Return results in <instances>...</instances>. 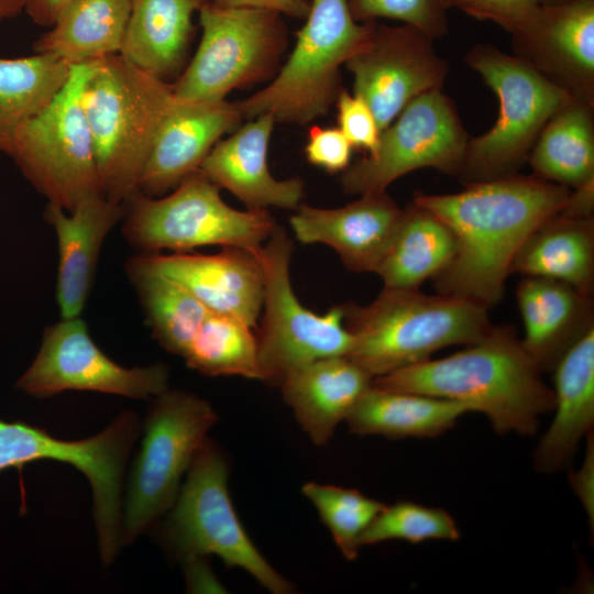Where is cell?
Wrapping results in <instances>:
<instances>
[{"instance_id": "cell-1", "label": "cell", "mask_w": 594, "mask_h": 594, "mask_svg": "<svg viewBox=\"0 0 594 594\" xmlns=\"http://www.w3.org/2000/svg\"><path fill=\"white\" fill-rule=\"evenodd\" d=\"M571 189L518 173L465 184L455 194L418 193L413 201L439 218L452 232L455 251L433 277L440 294L499 302L513 262L529 238L560 211Z\"/></svg>"}, {"instance_id": "cell-2", "label": "cell", "mask_w": 594, "mask_h": 594, "mask_svg": "<svg viewBox=\"0 0 594 594\" xmlns=\"http://www.w3.org/2000/svg\"><path fill=\"white\" fill-rule=\"evenodd\" d=\"M398 392L451 399L487 416L497 433L534 435L554 393L510 327H492L466 349L372 380Z\"/></svg>"}, {"instance_id": "cell-3", "label": "cell", "mask_w": 594, "mask_h": 594, "mask_svg": "<svg viewBox=\"0 0 594 594\" xmlns=\"http://www.w3.org/2000/svg\"><path fill=\"white\" fill-rule=\"evenodd\" d=\"M352 336L348 358L373 378L429 360L437 350L472 344L493 327L487 307L462 297L388 288L367 305H342Z\"/></svg>"}, {"instance_id": "cell-4", "label": "cell", "mask_w": 594, "mask_h": 594, "mask_svg": "<svg viewBox=\"0 0 594 594\" xmlns=\"http://www.w3.org/2000/svg\"><path fill=\"white\" fill-rule=\"evenodd\" d=\"M103 195L123 204L136 190L173 85L113 54L95 61L82 92Z\"/></svg>"}, {"instance_id": "cell-5", "label": "cell", "mask_w": 594, "mask_h": 594, "mask_svg": "<svg viewBox=\"0 0 594 594\" xmlns=\"http://www.w3.org/2000/svg\"><path fill=\"white\" fill-rule=\"evenodd\" d=\"M373 24L355 21L348 0H309L305 23L276 76L235 102L243 119L270 113L275 122L304 125L326 114L342 89L341 65L362 47Z\"/></svg>"}, {"instance_id": "cell-6", "label": "cell", "mask_w": 594, "mask_h": 594, "mask_svg": "<svg viewBox=\"0 0 594 594\" xmlns=\"http://www.w3.org/2000/svg\"><path fill=\"white\" fill-rule=\"evenodd\" d=\"M122 234L138 254L186 253L210 245L256 252L277 227L268 210H237L202 172L164 197L136 190L123 202Z\"/></svg>"}, {"instance_id": "cell-7", "label": "cell", "mask_w": 594, "mask_h": 594, "mask_svg": "<svg viewBox=\"0 0 594 594\" xmlns=\"http://www.w3.org/2000/svg\"><path fill=\"white\" fill-rule=\"evenodd\" d=\"M464 61L495 92L499 108L493 127L469 139L459 177L471 184L516 174L547 121L573 97L493 45L473 46Z\"/></svg>"}, {"instance_id": "cell-8", "label": "cell", "mask_w": 594, "mask_h": 594, "mask_svg": "<svg viewBox=\"0 0 594 594\" xmlns=\"http://www.w3.org/2000/svg\"><path fill=\"white\" fill-rule=\"evenodd\" d=\"M229 466L217 446L206 440L162 528L165 544L182 560L217 556L228 566L249 572L274 594L294 585L262 556L241 525L228 490Z\"/></svg>"}, {"instance_id": "cell-9", "label": "cell", "mask_w": 594, "mask_h": 594, "mask_svg": "<svg viewBox=\"0 0 594 594\" xmlns=\"http://www.w3.org/2000/svg\"><path fill=\"white\" fill-rule=\"evenodd\" d=\"M217 420L211 405L194 394L167 389L154 398L122 497V547L170 509L183 475Z\"/></svg>"}, {"instance_id": "cell-10", "label": "cell", "mask_w": 594, "mask_h": 594, "mask_svg": "<svg viewBox=\"0 0 594 594\" xmlns=\"http://www.w3.org/2000/svg\"><path fill=\"white\" fill-rule=\"evenodd\" d=\"M94 64L70 67L67 81L53 100L19 130L10 154L48 204L66 211L86 198L103 195L82 101Z\"/></svg>"}, {"instance_id": "cell-11", "label": "cell", "mask_w": 594, "mask_h": 594, "mask_svg": "<svg viewBox=\"0 0 594 594\" xmlns=\"http://www.w3.org/2000/svg\"><path fill=\"white\" fill-rule=\"evenodd\" d=\"M201 40L173 85L176 98L220 101L233 90L273 77L287 44L278 12L222 7L206 0L200 9Z\"/></svg>"}, {"instance_id": "cell-12", "label": "cell", "mask_w": 594, "mask_h": 594, "mask_svg": "<svg viewBox=\"0 0 594 594\" xmlns=\"http://www.w3.org/2000/svg\"><path fill=\"white\" fill-rule=\"evenodd\" d=\"M293 243L277 226L257 251L263 271L264 316L256 333L262 381L279 385L292 371L329 356H346L352 336L344 326L343 306L319 315L307 309L290 282Z\"/></svg>"}, {"instance_id": "cell-13", "label": "cell", "mask_w": 594, "mask_h": 594, "mask_svg": "<svg viewBox=\"0 0 594 594\" xmlns=\"http://www.w3.org/2000/svg\"><path fill=\"white\" fill-rule=\"evenodd\" d=\"M469 139L453 101L442 89L429 90L382 131L372 154L342 172V189L360 196L384 193L399 177L426 167L459 176Z\"/></svg>"}, {"instance_id": "cell-14", "label": "cell", "mask_w": 594, "mask_h": 594, "mask_svg": "<svg viewBox=\"0 0 594 594\" xmlns=\"http://www.w3.org/2000/svg\"><path fill=\"white\" fill-rule=\"evenodd\" d=\"M141 424L131 410L81 440H63L23 421L0 419V471L37 460L68 463L89 481L98 538L114 540L122 525L123 477Z\"/></svg>"}, {"instance_id": "cell-15", "label": "cell", "mask_w": 594, "mask_h": 594, "mask_svg": "<svg viewBox=\"0 0 594 594\" xmlns=\"http://www.w3.org/2000/svg\"><path fill=\"white\" fill-rule=\"evenodd\" d=\"M15 387L36 398L89 391L150 399L168 389V370L162 363L130 369L117 364L97 346L79 316L44 329L37 354Z\"/></svg>"}, {"instance_id": "cell-16", "label": "cell", "mask_w": 594, "mask_h": 594, "mask_svg": "<svg viewBox=\"0 0 594 594\" xmlns=\"http://www.w3.org/2000/svg\"><path fill=\"white\" fill-rule=\"evenodd\" d=\"M353 75V94L366 102L385 130L417 96L442 89L449 66L420 30L374 22L362 45L344 64Z\"/></svg>"}, {"instance_id": "cell-17", "label": "cell", "mask_w": 594, "mask_h": 594, "mask_svg": "<svg viewBox=\"0 0 594 594\" xmlns=\"http://www.w3.org/2000/svg\"><path fill=\"white\" fill-rule=\"evenodd\" d=\"M510 36L514 56L594 106V0L541 4Z\"/></svg>"}, {"instance_id": "cell-18", "label": "cell", "mask_w": 594, "mask_h": 594, "mask_svg": "<svg viewBox=\"0 0 594 594\" xmlns=\"http://www.w3.org/2000/svg\"><path fill=\"white\" fill-rule=\"evenodd\" d=\"M147 267L187 288L210 312L256 326L263 306V271L256 252L223 246L216 254H135Z\"/></svg>"}, {"instance_id": "cell-19", "label": "cell", "mask_w": 594, "mask_h": 594, "mask_svg": "<svg viewBox=\"0 0 594 594\" xmlns=\"http://www.w3.org/2000/svg\"><path fill=\"white\" fill-rule=\"evenodd\" d=\"M403 208L384 193L366 194L339 208L301 205L290 217L295 237L305 244H326L344 266L375 273L398 228Z\"/></svg>"}, {"instance_id": "cell-20", "label": "cell", "mask_w": 594, "mask_h": 594, "mask_svg": "<svg viewBox=\"0 0 594 594\" xmlns=\"http://www.w3.org/2000/svg\"><path fill=\"white\" fill-rule=\"evenodd\" d=\"M243 117L235 102L190 101L176 98L152 144L139 190L160 197L199 170L221 138L240 127Z\"/></svg>"}, {"instance_id": "cell-21", "label": "cell", "mask_w": 594, "mask_h": 594, "mask_svg": "<svg viewBox=\"0 0 594 594\" xmlns=\"http://www.w3.org/2000/svg\"><path fill=\"white\" fill-rule=\"evenodd\" d=\"M275 123L270 113L248 120L218 141L199 168L248 209H297L304 195L300 178L277 179L268 169L267 151Z\"/></svg>"}, {"instance_id": "cell-22", "label": "cell", "mask_w": 594, "mask_h": 594, "mask_svg": "<svg viewBox=\"0 0 594 594\" xmlns=\"http://www.w3.org/2000/svg\"><path fill=\"white\" fill-rule=\"evenodd\" d=\"M123 215V204L103 195L86 198L70 211L47 204L44 218L57 240L56 300L61 318L81 316L103 242Z\"/></svg>"}, {"instance_id": "cell-23", "label": "cell", "mask_w": 594, "mask_h": 594, "mask_svg": "<svg viewBox=\"0 0 594 594\" xmlns=\"http://www.w3.org/2000/svg\"><path fill=\"white\" fill-rule=\"evenodd\" d=\"M525 350L541 372L553 370L562 355L594 327L592 296L552 278L526 277L516 290Z\"/></svg>"}, {"instance_id": "cell-24", "label": "cell", "mask_w": 594, "mask_h": 594, "mask_svg": "<svg viewBox=\"0 0 594 594\" xmlns=\"http://www.w3.org/2000/svg\"><path fill=\"white\" fill-rule=\"evenodd\" d=\"M373 377L348 356L316 360L289 372L280 382L283 397L317 446L329 442Z\"/></svg>"}, {"instance_id": "cell-25", "label": "cell", "mask_w": 594, "mask_h": 594, "mask_svg": "<svg viewBox=\"0 0 594 594\" xmlns=\"http://www.w3.org/2000/svg\"><path fill=\"white\" fill-rule=\"evenodd\" d=\"M554 370L556 416L541 437L534 463L538 471L553 473L573 459L576 447L594 422V327L559 360Z\"/></svg>"}, {"instance_id": "cell-26", "label": "cell", "mask_w": 594, "mask_h": 594, "mask_svg": "<svg viewBox=\"0 0 594 594\" xmlns=\"http://www.w3.org/2000/svg\"><path fill=\"white\" fill-rule=\"evenodd\" d=\"M206 0H131L120 55L167 80L182 68L194 33L193 16Z\"/></svg>"}, {"instance_id": "cell-27", "label": "cell", "mask_w": 594, "mask_h": 594, "mask_svg": "<svg viewBox=\"0 0 594 594\" xmlns=\"http://www.w3.org/2000/svg\"><path fill=\"white\" fill-rule=\"evenodd\" d=\"M512 273L561 280L593 296V217L558 212L546 220L518 251Z\"/></svg>"}, {"instance_id": "cell-28", "label": "cell", "mask_w": 594, "mask_h": 594, "mask_svg": "<svg viewBox=\"0 0 594 594\" xmlns=\"http://www.w3.org/2000/svg\"><path fill=\"white\" fill-rule=\"evenodd\" d=\"M470 408L457 400L371 386L345 422L353 433L389 439L436 437L452 428Z\"/></svg>"}, {"instance_id": "cell-29", "label": "cell", "mask_w": 594, "mask_h": 594, "mask_svg": "<svg viewBox=\"0 0 594 594\" xmlns=\"http://www.w3.org/2000/svg\"><path fill=\"white\" fill-rule=\"evenodd\" d=\"M131 0H73L34 43L69 66L120 54Z\"/></svg>"}, {"instance_id": "cell-30", "label": "cell", "mask_w": 594, "mask_h": 594, "mask_svg": "<svg viewBox=\"0 0 594 594\" xmlns=\"http://www.w3.org/2000/svg\"><path fill=\"white\" fill-rule=\"evenodd\" d=\"M527 162L534 176L570 189L594 179V106L571 98L544 124Z\"/></svg>"}, {"instance_id": "cell-31", "label": "cell", "mask_w": 594, "mask_h": 594, "mask_svg": "<svg viewBox=\"0 0 594 594\" xmlns=\"http://www.w3.org/2000/svg\"><path fill=\"white\" fill-rule=\"evenodd\" d=\"M454 251L451 230L411 201L403 209L394 239L375 273L384 287L417 289L450 263Z\"/></svg>"}, {"instance_id": "cell-32", "label": "cell", "mask_w": 594, "mask_h": 594, "mask_svg": "<svg viewBox=\"0 0 594 594\" xmlns=\"http://www.w3.org/2000/svg\"><path fill=\"white\" fill-rule=\"evenodd\" d=\"M154 339L183 356L210 311L182 284L144 265L136 255L125 263Z\"/></svg>"}, {"instance_id": "cell-33", "label": "cell", "mask_w": 594, "mask_h": 594, "mask_svg": "<svg viewBox=\"0 0 594 594\" xmlns=\"http://www.w3.org/2000/svg\"><path fill=\"white\" fill-rule=\"evenodd\" d=\"M70 67L45 53L0 57V153L10 156L19 130L53 100Z\"/></svg>"}, {"instance_id": "cell-34", "label": "cell", "mask_w": 594, "mask_h": 594, "mask_svg": "<svg viewBox=\"0 0 594 594\" xmlns=\"http://www.w3.org/2000/svg\"><path fill=\"white\" fill-rule=\"evenodd\" d=\"M207 376L235 375L262 381L256 334L242 320L210 312L182 356Z\"/></svg>"}, {"instance_id": "cell-35", "label": "cell", "mask_w": 594, "mask_h": 594, "mask_svg": "<svg viewBox=\"0 0 594 594\" xmlns=\"http://www.w3.org/2000/svg\"><path fill=\"white\" fill-rule=\"evenodd\" d=\"M301 492L316 507L342 554L354 560L360 536L385 505L356 490L316 482L305 483Z\"/></svg>"}, {"instance_id": "cell-36", "label": "cell", "mask_w": 594, "mask_h": 594, "mask_svg": "<svg viewBox=\"0 0 594 594\" xmlns=\"http://www.w3.org/2000/svg\"><path fill=\"white\" fill-rule=\"evenodd\" d=\"M460 530L444 509L426 507L411 502L384 506L360 536L359 546L386 540L418 543L430 539L455 541Z\"/></svg>"}, {"instance_id": "cell-37", "label": "cell", "mask_w": 594, "mask_h": 594, "mask_svg": "<svg viewBox=\"0 0 594 594\" xmlns=\"http://www.w3.org/2000/svg\"><path fill=\"white\" fill-rule=\"evenodd\" d=\"M355 21L392 19L414 26L432 40L449 32L450 0H348Z\"/></svg>"}, {"instance_id": "cell-38", "label": "cell", "mask_w": 594, "mask_h": 594, "mask_svg": "<svg viewBox=\"0 0 594 594\" xmlns=\"http://www.w3.org/2000/svg\"><path fill=\"white\" fill-rule=\"evenodd\" d=\"M339 129L353 147L372 154L380 143L381 129L370 107L364 100L345 89H341L336 100Z\"/></svg>"}, {"instance_id": "cell-39", "label": "cell", "mask_w": 594, "mask_h": 594, "mask_svg": "<svg viewBox=\"0 0 594 594\" xmlns=\"http://www.w3.org/2000/svg\"><path fill=\"white\" fill-rule=\"evenodd\" d=\"M541 4V0H450L451 8L493 22L509 34L521 28Z\"/></svg>"}, {"instance_id": "cell-40", "label": "cell", "mask_w": 594, "mask_h": 594, "mask_svg": "<svg viewBox=\"0 0 594 594\" xmlns=\"http://www.w3.org/2000/svg\"><path fill=\"white\" fill-rule=\"evenodd\" d=\"M353 146L339 128L314 125L305 146L307 161L328 173H339L350 166Z\"/></svg>"}, {"instance_id": "cell-41", "label": "cell", "mask_w": 594, "mask_h": 594, "mask_svg": "<svg viewBox=\"0 0 594 594\" xmlns=\"http://www.w3.org/2000/svg\"><path fill=\"white\" fill-rule=\"evenodd\" d=\"M593 430L586 435L587 447L583 465L576 472L571 473L570 484L581 501L588 518L594 519V441Z\"/></svg>"}, {"instance_id": "cell-42", "label": "cell", "mask_w": 594, "mask_h": 594, "mask_svg": "<svg viewBox=\"0 0 594 594\" xmlns=\"http://www.w3.org/2000/svg\"><path fill=\"white\" fill-rule=\"evenodd\" d=\"M222 7L258 8L278 12L295 19H305L309 0H210Z\"/></svg>"}, {"instance_id": "cell-43", "label": "cell", "mask_w": 594, "mask_h": 594, "mask_svg": "<svg viewBox=\"0 0 594 594\" xmlns=\"http://www.w3.org/2000/svg\"><path fill=\"white\" fill-rule=\"evenodd\" d=\"M184 562L189 590L193 592H202V590H205L204 592H226V588L205 563L204 557L190 558Z\"/></svg>"}, {"instance_id": "cell-44", "label": "cell", "mask_w": 594, "mask_h": 594, "mask_svg": "<svg viewBox=\"0 0 594 594\" xmlns=\"http://www.w3.org/2000/svg\"><path fill=\"white\" fill-rule=\"evenodd\" d=\"M594 179L571 189L559 212L573 217H593Z\"/></svg>"}, {"instance_id": "cell-45", "label": "cell", "mask_w": 594, "mask_h": 594, "mask_svg": "<svg viewBox=\"0 0 594 594\" xmlns=\"http://www.w3.org/2000/svg\"><path fill=\"white\" fill-rule=\"evenodd\" d=\"M73 0H26L24 11L41 26L51 28Z\"/></svg>"}, {"instance_id": "cell-46", "label": "cell", "mask_w": 594, "mask_h": 594, "mask_svg": "<svg viewBox=\"0 0 594 594\" xmlns=\"http://www.w3.org/2000/svg\"><path fill=\"white\" fill-rule=\"evenodd\" d=\"M25 3L26 0H0V23L24 11Z\"/></svg>"}, {"instance_id": "cell-47", "label": "cell", "mask_w": 594, "mask_h": 594, "mask_svg": "<svg viewBox=\"0 0 594 594\" xmlns=\"http://www.w3.org/2000/svg\"><path fill=\"white\" fill-rule=\"evenodd\" d=\"M572 1H576V0H541V3L546 6H556V4L568 3Z\"/></svg>"}]
</instances>
